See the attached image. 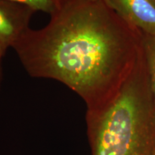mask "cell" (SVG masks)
<instances>
[{
	"instance_id": "4",
	"label": "cell",
	"mask_w": 155,
	"mask_h": 155,
	"mask_svg": "<svg viewBox=\"0 0 155 155\" xmlns=\"http://www.w3.org/2000/svg\"><path fill=\"white\" fill-rule=\"evenodd\" d=\"M106 2L131 27L155 36V0H106Z\"/></svg>"
},
{
	"instance_id": "8",
	"label": "cell",
	"mask_w": 155,
	"mask_h": 155,
	"mask_svg": "<svg viewBox=\"0 0 155 155\" xmlns=\"http://www.w3.org/2000/svg\"><path fill=\"white\" fill-rule=\"evenodd\" d=\"M4 55H5V53H4L3 52L0 50V56H1V57H3Z\"/></svg>"
},
{
	"instance_id": "9",
	"label": "cell",
	"mask_w": 155,
	"mask_h": 155,
	"mask_svg": "<svg viewBox=\"0 0 155 155\" xmlns=\"http://www.w3.org/2000/svg\"><path fill=\"white\" fill-rule=\"evenodd\" d=\"M93 1H104V2H106V0H93Z\"/></svg>"
},
{
	"instance_id": "10",
	"label": "cell",
	"mask_w": 155,
	"mask_h": 155,
	"mask_svg": "<svg viewBox=\"0 0 155 155\" xmlns=\"http://www.w3.org/2000/svg\"><path fill=\"white\" fill-rule=\"evenodd\" d=\"M151 155H155V150H154V152H152V154H151Z\"/></svg>"
},
{
	"instance_id": "3",
	"label": "cell",
	"mask_w": 155,
	"mask_h": 155,
	"mask_svg": "<svg viewBox=\"0 0 155 155\" xmlns=\"http://www.w3.org/2000/svg\"><path fill=\"white\" fill-rule=\"evenodd\" d=\"M35 10L11 0H0V50L5 53L30 28Z\"/></svg>"
},
{
	"instance_id": "7",
	"label": "cell",
	"mask_w": 155,
	"mask_h": 155,
	"mask_svg": "<svg viewBox=\"0 0 155 155\" xmlns=\"http://www.w3.org/2000/svg\"><path fill=\"white\" fill-rule=\"evenodd\" d=\"M3 57H1L0 56V83H1V79H2V66H1V61H2V58Z\"/></svg>"
},
{
	"instance_id": "1",
	"label": "cell",
	"mask_w": 155,
	"mask_h": 155,
	"mask_svg": "<svg viewBox=\"0 0 155 155\" xmlns=\"http://www.w3.org/2000/svg\"><path fill=\"white\" fill-rule=\"evenodd\" d=\"M30 76L61 82L94 109L111 98L141 52L136 29L104 1L60 0L50 19L12 47Z\"/></svg>"
},
{
	"instance_id": "6",
	"label": "cell",
	"mask_w": 155,
	"mask_h": 155,
	"mask_svg": "<svg viewBox=\"0 0 155 155\" xmlns=\"http://www.w3.org/2000/svg\"><path fill=\"white\" fill-rule=\"evenodd\" d=\"M27 5L34 10L42 11L51 15L55 12L59 5L60 0H11Z\"/></svg>"
},
{
	"instance_id": "2",
	"label": "cell",
	"mask_w": 155,
	"mask_h": 155,
	"mask_svg": "<svg viewBox=\"0 0 155 155\" xmlns=\"http://www.w3.org/2000/svg\"><path fill=\"white\" fill-rule=\"evenodd\" d=\"M142 55L111 98L87 110L92 155H151L155 150V104Z\"/></svg>"
},
{
	"instance_id": "5",
	"label": "cell",
	"mask_w": 155,
	"mask_h": 155,
	"mask_svg": "<svg viewBox=\"0 0 155 155\" xmlns=\"http://www.w3.org/2000/svg\"><path fill=\"white\" fill-rule=\"evenodd\" d=\"M144 56L147 72L155 104V36L149 35L144 44Z\"/></svg>"
}]
</instances>
